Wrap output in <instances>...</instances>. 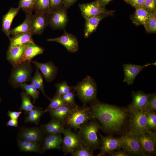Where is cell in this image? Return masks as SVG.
I'll list each match as a JSON object with an SVG mask.
<instances>
[{
    "label": "cell",
    "mask_w": 156,
    "mask_h": 156,
    "mask_svg": "<svg viewBox=\"0 0 156 156\" xmlns=\"http://www.w3.org/2000/svg\"><path fill=\"white\" fill-rule=\"evenodd\" d=\"M90 111L93 117L101 122L105 129L112 132L120 130L128 112L125 109L100 102L92 104Z\"/></svg>",
    "instance_id": "1"
},
{
    "label": "cell",
    "mask_w": 156,
    "mask_h": 156,
    "mask_svg": "<svg viewBox=\"0 0 156 156\" xmlns=\"http://www.w3.org/2000/svg\"><path fill=\"white\" fill-rule=\"evenodd\" d=\"M30 61H23L13 66L9 83L14 88L31 80L32 68Z\"/></svg>",
    "instance_id": "2"
},
{
    "label": "cell",
    "mask_w": 156,
    "mask_h": 156,
    "mask_svg": "<svg viewBox=\"0 0 156 156\" xmlns=\"http://www.w3.org/2000/svg\"><path fill=\"white\" fill-rule=\"evenodd\" d=\"M101 128L96 122L86 123L79 129V135L85 145L93 151L99 147L100 142L97 132Z\"/></svg>",
    "instance_id": "3"
},
{
    "label": "cell",
    "mask_w": 156,
    "mask_h": 156,
    "mask_svg": "<svg viewBox=\"0 0 156 156\" xmlns=\"http://www.w3.org/2000/svg\"><path fill=\"white\" fill-rule=\"evenodd\" d=\"M73 88L76 91L80 99L84 103L94 100L96 98V84L90 76H87Z\"/></svg>",
    "instance_id": "4"
},
{
    "label": "cell",
    "mask_w": 156,
    "mask_h": 156,
    "mask_svg": "<svg viewBox=\"0 0 156 156\" xmlns=\"http://www.w3.org/2000/svg\"><path fill=\"white\" fill-rule=\"evenodd\" d=\"M147 112L143 110L133 111L130 112L131 115L129 132L136 135L152 132L147 127Z\"/></svg>",
    "instance_id": "5"
},
{
    "label": "cell",
    "mask_w": 156,
    "mask_h": 156,
    "mask_svg": "<svg viewBox=\"0 0 156 156\" xmlns=\"http://www.w3.org/2000/svg\"><path fill=\"white\" fill-rule=\"evenodd\" d=\"M92 117L90 111L87 108L79 107L76 105L64 122L72 128L80 129Z\"/></svg>",
    "instance_id": "6"
},
{
    "label": "cell",
    "mask_w": 156,
    "mask_h": 156,
    "mask_svg": "<svg viewBox=\"0 0 156 156\" xmlns=\"http://www.w3.org/2000/svg\"><path fill=\"white\" fill-rule=\"evenodd\" d=\"M62 142V150L65 154L71 153L85 145L79 134L68 129H65Z\"/></svg>",
    "instance_id": "7"
},
{
    "label": "cell",
    "mask_w": 156,
    "mask_h": 156,
    "mask_svg": "<svg viewBox=\"0 0 156 156\" xmlns=\"http://www.w3.org/2000/svg\"><path fill=\"white\" fill-rule=\"evenodd\" d=\"M120 139L121 148L129 155L145 156L135 135L129 132L121 136Z\"/></svg>",
    "instance_id": "8"
},
{
    "label": "cell",
    "mask_w": 156,
    "mask_h": 156,
    "mask_svg": "<svg viewBox=\"0 0 156 156\" xmlns=\"http://www.w3.org/2000/svg\"><path fill=\"white\" fill-rule=\"evenodd\" d=\"M68 21L67 9L64 6L49 14L48 25L53 29H64Z\"/></svg>",
    "instance_id": "9"
},
{
    "label": "cell",
    "mask_w": 156,
    "mask_h": 156,
    "mask_svg": "<svg viewBox=\"0 0 156 156\" xmlns=\"http://www.w3.org/2000/svg\"><path fill=\"white\" fill-rule=\"evenodd\" d=\"M136 135L142 150L145 155L155 154L156 149L155 131L151 133H143Z\"/></svg>",
    "instance_id": "10"
},
{
    "label": "cell",
    "mask_w": 156,
    "mask_h": 156,
    "mask_svg": "<svg viewBox=\"0 0 156 156\" xmlns=\"http://www.w3.org/2000/svg\"><path fill=\"white\" fill-rule=\"evenodd\" d=\"M82 16L85 19L95 16L102 13L113 16L114 11L108 10L101 6L96 0L91 2L79 4Z\"/></svg>",
    "instance_id": "11"
},
{
    "label": "cell",
    "mask_w": 156,
    "mask_h": 156,
    "mask_svg": "<svg viewBox=\"0 0 156 156\" xmlns=\"http://www.w3.org/2000/svg\"><path fill=\"white\" fill-rule=\"evenodd\" d=\"M101 138V152L98 155L112 154L121 148L120 138H117L111 136H104L99 133Z\"/></svg>",
    "instance_id": "12"
},
{
    "label": "cell",
    "mask_w": 156,
    "mask_h": 156,
    "mask_svg": "<svg viewBox=\"0 0 156 156\" xmlns=\"http://www.w3.org/2000/svg\"><path fill=\"white\" fill-rule=\"evenodd\" d=\"M49 42H58L63 45L70 52L75 53L79 50L78 41L76 37L73 34L65 31L61 36L47 40Z\"/></svg>",
    "instance_id": "13"
},
{
    "label": "cell",
    "mask_w": 156,
    "mask_h": 156,
    "mask_svg": "<svg viewBox=\"0 0 156 156\" xmlns=\"http://www.w3.org/2000/svg\"><path fill=\"white\" fill-rule=\"evenodd\" d=\"M49 14L47 12L38 13L33 15L31 29L32 35H40L42 34L48 25Z\"/></svg>",
    "instance_id": "14"
},
{
    "label": "cell",
    "mask_w": 156,
    "mask_h": 156,
    "mask_svg": "<svg viewBox=\"0 0 156 156\" xmlns=\"http://www.w3.org/2000/svg\"><path fill=\"white\" fill-rule=\"evenodd\" d=\"M131 95L133 100L129 106V112L138 110L145 111L151 94H146L142 91H139L132 92Z\"/></svg>",
    "instance_id": "15"
},
{
    "label": "cell",
    "mask_w": 156,
    "mask_h": 156,
    "mask_svg": "<svg viewBox=\"0 0 156 156\" xmlns=\"http://www.w3.org/2000/svg\"><path fill=\"white\" fill-rule=\"evenodd\" d=\"M155 62L154 63L148 64L144 66L124 64L123 65L125 75L123 82H126L129 85L132 84L136 77L144 68L151 65H155Z\"/></svg>",
    "instance_id": "16"
},
{
    "label": "cell",
    "mask_w": 156,
    "mask_h": 156,
    "mask_svg": "<svg viewBox=\"0 0 156 156\" xmlns=\"http://www.w3.org/2000/svg\"><path fill=\"white\" fill-rule=\"evenodd\" d=\"M31 62L40 70L47 81L51 82L54 79L57 73V69L52 62L41 63L36 61Z\"/></svg>",
    "instance_id": "17"
},
{
    "label": "cell",
    "mask_w": 156,
    "mask_h": 156,
    "mask_svg": "<svg viewBox=\"0 0 156 156\" xmlns=\"http://www.w3.org/2000/svg\"><path fill=\"white\" fill-rule=\"evenodd\" d=\"M110 16H112L108 14L102 13L98 15L85 19L84 37L88 38L96 31L100 22L104 18Z\"/></svg>",
    "instance_id": "18"
},
{
    "label": "cell",
    "mask_w": 156,
    "mask_h": 156,
    "mask_svg": "<svg viewBox=\"0 0 156 156\" xmlns=\"http://www.w3.org/2000/svg\"><path fill=\"white\" fill-rule=\"evenodd\" d=\"M27 44L22 46H9L6 57L7 60L12 66L22 62L24 50Z\"/></svg>",
    "instance_id": "19"
},
{
    "label": "cell",
    "mask_w": 156,
    "mask_h": 156,
    "mask_svg": "<svg viewBox=\"0 0 156 156\" xmlns=\"http://www.w3.org/2000/svg\"><path fill=\"white\" fill-rule=\"evenodd\" d=\"M20 10L18 7L16 8L11 7L8 12L3 16L2 30L9 39L10 38V31L11 25Z\"/></svg>",
    "instance_id": "20"
},
{
    "label": "cell",
    "mask_w": 156,
    "mask_h": 156,
    "mask_svg": "<svg viewBox=\"0 0 156 156\" xmlns=\"http://www.w3.org/2000/svg\"><path fill=\"white\" fill-rule=\"evenodd\" d=\"M152 13L147 11L143 7L137 8L135 9L133 14L130 15V18L136 26L143 25L145 27Z\"/></svg>",
    "instance_id": "21"
},
{
    "label": "cell",
    "mask_w": 156,
    "mask_h": 156,
    "mask_svg": "<svg viewBox=\"0 0 156 156\" xmlns=\"http://www.w3.org/2000/svg\"><path fill=\"white\" fill-rule=\"evenodd\" d=\"M75 105L66 104L49 112L53 119L63 123Z\"/></svg>",
    "instance_id": "22"
},
{
    "label": "cell",
    "mask_w": 156,
    "mask_h": 156,
    "mask_svg": "<svg viewBox=\"0 0 156 156\" xmlns=\"http://www.w3.org/2000/svg\"><path fill=\"white\" fill-rule=\"evenodd\" d=\"M20 136L23 140L37 143L41 140L42 134L38 128H26L21 132Z\"/></svg>",
    "instance_id": "23"
},
{
    "label": "cell",
    "mask_w": 156,
    "mask_h": 156,
    "mask_svg": "<svg viewBox=\"0 0 156 156\" xmlns=\"http://www.w3.org/2000/svg\"><path fill=\"white\" fill-rule=\"evenodd\" d=\"M44 51L42 48L36 44L34 42H31L27 44L25 47L22 62H31L34 57L43 53Z\"/></svg>",
    "instance_id": "24"
},
{
    "label": "cell",
    "mask_w": 156,
    "mask_h": 156,
    "mask_svg": "<svg viewBox=\"0 0 156 156\" xmlns=\"http://www.w3.org/2000/svg\"><path fill=\"white\" fill-rule=\"evenodd\" d=\"M62 140L60 134L48 135L44 141L43 151L60 149Z\"/></svg>",
    "instance_id": "25"
},
{
    "label": "cell",
    "mask_w": 156,
    "mask_h": 156,
    "mask_svg": "<svg viewBox=\"0 0 156 156\" xmlns=\"http://www.w3.org/2000/svg\"><path fill=\"white\" fill-rule=\"evenodd\" d=\"M31 31L18 34L10 38V46H22L34 42L33 40Z\"/></svg>",
    "instance_id": "26"
},
{
    "label": "cell",
    "mask_w": 156,
    "mask_h": 156,
    "mask_svg": "<svg viewBox=\"0 0 156 156\" xmlns=\"http://www.w3.org/2000/svg\"><path fill=\"white\" fill-rule=\"evenodd\" d=\"M42 129L44 132L49 135L60 134L63 133L65 129L62 123L54 119L44 125Z\"/></svg>",
    "instance_id": "27"
},
{
    "label": "cell",
    "mask_w": 156,
    "mask_h": 156,
    "mask_svg": "<svg viewBox=\"0 0 156 156\" xmlns=\"http://www.w3.org/2000/svg\"><path fill=\"white\" fill-rule=\"evenodd\" d=\"M26 14L25 18L23 22L15 28L11 29L10 31V35L14 36L18 34L31 31L33 15L29 13Z\"/></svg>",
    "instance_id": "28"
},
{
    "label": "cell",
    "mask_w": 156,
    "mask_h": 156,
    "mask_svg": "<svg viewBox=\"0 0 156 156\" xmlns=\"http://www.w3.org/2000/svg\"><path fill=\"white\" fill-rule=\"evenodd\" d=\"M18 145L20 150L23 152L38 153L40 151V145L36 142L18 140Z\"/></svg>",
    "instance_id": "29"
},
{
    "label": "cell",
    "mask_w": 156,
    "mask_h": 156,
    "mask_svg": "<svg viewBox=\"0 0 156 156\" xmlns=\"http://www.w3.org/2000/svg\"><path fill=\"white\" fill-rule=\"evenodd\" d=\"M47 111L45 109L42 110L38 107L35 108L29 112L26 117L25 122H33L38 124L41 116Z\"/></svg>",
    "instance_id": "30"
},
{
    "label": "cell",
    "mask_w": 156,
    "mask_h": 156,
    "mask_svg": "<svg viewBox=\"0 0 156 156\" xmlns=\"http://www.w3.org/2000/svg\"><path fill=\"white\" fill-rule=\"evenodd\" d=\"M31 80V84L37 89L40 90L48 99L51 100L47 96L45 93L42 74L40 73L38 68H36L34 75Z\"/></svg>",
    "instance_id": "31"
},
{
    "label": "cell",
    "mask_w": 156,
    "mask_h": 156,
    "mask_svg": "<svg viewBox=\"0 0 156 156\" xmlns=\"http://www.w3.org/2000/svg\"><path fill=\"white\" fill-rule=\"evenodd\" d=\"M21 96L22 98V103L20 108V110L25 111L27 113L35 108L38 107L33 105L30 100L29 96L26 94L25 91L23 92Z\"/></svg>",
    "instance_id": "32"
},
{
    "label": "cell",
    "mask_w": 156,
    "mask_h": 156,
    "mask_svg": "<svg viewBox=\"0 0 156 156\" xmlns=\"http://www.w3.org/2000/svg\"><path fill=\"white\" fill-rule=\"evenodd\" d=\"M34 10L35 13H50V0H36Z\"/></svg>",
    "instance_id": "33"
},
{
    "label": "cell",
    "mask_w": 156,
    "mask_h": 156,
    "mask_svg": "<svg viewBox=\"0 0 156 156\" xmlns=\"http://www.w3.org/2000/svg\"><path fill=\"white\" fill-rule=\"evenodd\" d=\"M20 87L24 89L27 94L31 96L35 101L38 98L39 92L34 86L31 83L28 84L26 82L22 84Z\"/></svg>",
    "instance_id": "34"
},
{
    "label": "cell",
    "mask_w": 156,
    "mask_h": 156,
    "mask_svg": "<svg viewBox=\"0 0 156 156\" xmlns=\"http://www.w3.org/2000/svg\"><path fill=\"white\" fill-rule=\"evenodd\" d=\"M36 0H20L18 7L25 13L32 14Z\"/></svg>",
    "instance_id": "35"
},
{
    "label": "cell",
    "mask_w": 156,
    "mask_h": 156,
    "mask_svg": "<svg viewBox=\"0 0 156 156\" xmlns=\"http://www.w3.org/2000/svg\"><path fill=\"white\" fill-rule=\"evenodd\" d=\"M47 108L46 109L47 111L50 112L66 104L62 99L61 96L56 94L52 99Z\"/></svg>",
    "instance_id": "36"
},
{
    "label": "cell",
    "mask_w": 156,
    "mask_h": 156,
    "mask_svg": "<svg viewBox=\"0 0 156 156\" xmlns=\"http://www.w3.org/2000/svg\"><path fill=\"white\" fill-rule=\"evenodd\" d=\"M147 126L148 129L154 130L156 129V114L155 111H150L146 113Z\"/></svg>",
    "instance_id": "37"
},
{
    "label": "cell",
    "mask_w": 156,
    "mask_h": 156,
    "mask_svg": "<svg viewBox=\"0 0 156 156\" xmlns=\"http://www.w3.org/2000/svg\"><path fill=\"white\" fill-rule=\"evenodd\" d=\"M149 33H156V11L152 13L151 16L144 27Z\"/></svg>",
    "instance_id": "38"
},
{
    "label": "cell",
    "mask_w": 156,
    "mask_h": 156,
    "mask_svg": "<svg viewBox=\"0 0 156 156\" xmlns=\"http://www.w3.org/2000/svg\"><path fill=\"white\" fill-rule=\"evenodd\" d=\"M73 156H92L93 155L92 151L86 145H84L71 153Z\"/></svg>",
    "instance_id": "39"
},
{
    "label": "cell",
    "mask_w": 156,
    "mask_h": 156,
    "mask_svg": "<svg viewBox=\"0 0 156 156\" xmlns=\"http://www.w3.org/2000/svg\"><path fill=\"white\" fill-rule=\"evenodd\" d=\"M156 94L155 93L151 94L147 103L145 111H156Z\"/></svg>",
    "instance_id": "40"
},
{
    "label": "cell",
    "mask_w": 156,
    "mask_h": 156,
    "mask_svg": "<svg viewBox=\"0 0 156 156\" xmlns=\"http://www.w3.org/2000/svg\"><path fill=\"white\" fill-rule=\"evenodd\" d=\"M143 8L151 13L156 12V0H145Z\"/></svg>",
    "instance_id": "41"
},
{
    "label": "cell",
    "mask_w": 156,
    "mask_h": 156,
    "mask_svg": "<svg viewBox=\"0 0 156 156\" xmlns=\"http://www.w3.org/2000/svg\"><path fill=\"white\" fill-rule=\"evenodd\" d=\"M50 12L63 6V0H50Z\"/></svg>",
    "instance_id": "42"
},
{
    "label": "cell",
    "mask_w": 156,
    "mask_h": 156,
    "mask_svg": "<svg viewBox=\"0 0 156 156\" xmlns=\"http://www.w3.org/2000/svg\"><path fill=\"white\" fill-rule=\"evenodd\" d=\"M135 9L143 7L145 0H123Z\"/></svg>",
    "instance_id": "43"
},
{
    "label": "cell",
    "mask_w": 156,
    "mask_h": 156,
    "mask_svg": "<svg viewBox=\"0 0 156 156\" xmlns=\"http://www.w3.org/2000/svg\"><path fill=\"white\" fill-rule=\"evenodd\" d=\"M21 113V111H10L8 113V116L12 119H17Z\"/></svg>",
    "instance_id": "44"
},
{
    "label": "cell",
    "mask_w": 156,
    "mask_h": 156,
    "mask_svg": "<svg viewBox=\"0 0 156 156\" xmlns=\"http://www.w3.org/2000/svg\"><path fill=\"white\" fill-rule=\"evenodd\" d=\"M77 0H63V6L67 9L73 5Z\"/></svg>",
    "instance_id": "45"
},
{
    "label": "cell",
    "mask_w": 156,
    "mask_h": 156,
    "mask_svg": "<svg viewBox=\"0 0 156 156\" xmlns=\"http://www.w3.org/2000/svg\"><path fill=\"white\" fill-rule=\"evenodd\" d=\"M110 156H128L130 155L127 153L124 150H118L116 152H114L110 154Z\"/></svg>",
    "instance_id": "46"
},
{
    "label": "cell",
    "mask_w": 156,
    "mask_h": 156,
    "mask_svg": "<svg viewBox=\"0 0 156 156\" xmlns=\"http://www.w3.org/2000/svg\"><path fill=\"white\" fill-rule=\"evenodd\" d=\"M60 83L63 90L64 94H67L71 91V88L68 86L66 81H64L62 83Z\"/></svg>",
    "instance_id": "47"
},
{
    "label": "cell",
    "mask_w": 156,
    "mask_h": 156,
    "mask_svg": "<svg viewBox=\"0 0 156 156\" xmlns=\"http://www.w3.org/2000/svg\"><path fill=\"white\" fill-rule=\"evenodd\" d=\"M7 126L17 127H18V120L17 119H10L7 122Z\"/></svg>",
    "instance_id": "48"
},
{
    "label": "cell",
    "mask_w": 156,
    "mask_h": 156,
    "mask_svg": "<svg viewBox=\"0 0 156 156\" xmlns=\"http://www.w3.org/2000/svg\"><path fill=\"white\" fill-rule=\"evenodd\" d=\"M99 4L102 7L105 8L106 6L113 0H96Z\"/></svg>",
    "instance_id": "49"
},
{
    "label": "cell",
    "mask_w": 156,
    "mask_h": 156,
    "mask_svg": "<svg viewBox=\"0 0 156 156\" xmlns=\"http://www.w3.org/2000/svg\"><path fill=\"white\" fill-rule=\"evenodd\" d=\"M68 96L70 99L72 103L74 104H75L74 101V98L75 96V94L71 90L68 93L66 94Z\"/></svg>",
    "instance_id": "50"
},
{
    "label": "cell",
    "mask_w": 156,
    "mask_h": 156,
    "mask_svg": "<svg viewBox=\"0 0 156 156\" xmlns=\"http://www.w3.org/2000/svg\"><path fill=\"white\" fill-rule=\"evenodd\" d=\"M0 101H1V99H0Z\"/></svg>",
    "instance_id": "51"
}]
</instances>
